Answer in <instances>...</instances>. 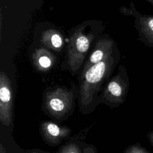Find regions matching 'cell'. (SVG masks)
Returning <instances> with one entry per match:
<instances>
[{
    "label": "cell",
    "mask_w": 153,
    "mask_h": 153,
    "mask_svg": "<svg viewBox=\"0 0 153 153\" xmlns=\"http://www.w3.org/2000/svg\"><path fill=\"white\" fill-rule=\"evenodd\" d=\"M115 65L114 58L108 54L102 61L82 72L79 80L78 100L82 113L91 112L97 105V98Z\"/></svg>",
    "instance_id": "1"
},
{
    "label": "cell",
    "mask_w": 153,
    "mask_h": 153,
    "mask_svg": "<svg viewBox=\"0 0 153 153\" xmlns=\"http://www.w3.org/2000/svg\"><path fill=\"white\" fill-rule=\"evenodd\" d=\"M75 93L62 86L46 90L42 96V109L51 118L63 121L72 114L75 105Z\"/></svg>",
    "instance_id": "2"
},
{
    "label": "cell",
    "mask_w": 153,
    "mask_h": 153,
    "mask_svg": "<svg viewBox=\"0 0 153 153\" xmlns=\"http://www.w3.org/2000/svg\"><path fill=\"white\" fill-rule=\"evenodd\" d=\"M129 78L124 66H121L118 72L103 87L97 98V103H103L111 108L118 107L123 103L128 93Z\"/></svg>",
    "instance_id": "3"
},
{
    "label": "cell",
    "mask_w": 153,
    "mask_h": 153,
    "mask_svg": "<svg viewBox=\"0 0 153 153\" xmlns=\"http://www.w3.org/2000/svg\"><path fill=\"white\" fill-rule=\"evenodd\" d=\"M13 92L11 81L7 74L0 73V121L2 125L9 126L12 121Z\"/></svg>",
    "instance_id": "4"
},
{
    "label": "cell",
    "mask_w": 153,
    "mask_h": 153,
    "mask_svg": "<svg viewBox=\"0 0 153 153\" xmlns=\"http://www.w3.org/2000/svg\"><path fill=\"white\" fill-rule=\"evenodd\" d=\"M72 130L66 126H59L52 121H43L39 125V133L44 142L51 146H56L67 140Z\"/></svg>",
    "instance_id": "5"
},
{
    "label": "cell",
    "mask_w": 153,
    "mask_h": 153,
    "mask_svg": "<svg viewBox=\"0 0 153 153\" xmlns=\"http://www.w3.org/2000/svg\"><path fill=\"white\" fill-rule=\"evenodd\" d=\"M90 127L84 128L77 134L71 137L59 148L56 153H82L84 145L82 140L85 137Z\"/></svg>",
    "instance_id": "6"
},
{
    "label": "cell",
    "mask_w": 153,
    "mask_h": 153,
    "mask_svg": "<svg viewBox=\"0 0 153 153\" xmlns=\"http://www.w3.org/2000/svg\"><path fill=\"white\" fill-rule=\"evenodd\" d=\"M35 65L37 69L41 72L50 70L53 65V60L50 56L45 54H37L35 59Z\"/></svg>",
    "instance_id": "7"
},
{
    "label": "cell",
    "mask_w": 153,
    "mask_h": 153,
    "mask_svg": "<svg viewBox=\"0 0 153 153\" xmlns=\"http://www.w3.org/2000/svg\"><path fill=\"white\" fill-rule=\"evenodd\" d=\"M142 29L146 36L153 42V16H146L142 19Z\"/></svg>",
    "instance_id": "8"
},
{
    "label": "cell",
    "mask_w": 153,
    "mask_h": 153,
    "mask_svg": "<svg viewBox=\"0 0 153 153\" xmlns=\"http://www.w3.org/2000/svg\"><path fill=\"white\" fill-rule=\"evenodd\" d=\"M123 153H149L148 151L137 143L127 146L124 151Z\"/></svg>",
    "instance_id": "9"
},
{
    "label": "cell",
    "mask_w": 153,
    "mask_h": 153,
    "mask_svg": "<svg viewBox=\"0 0 153 153\" xmlns=\"http://www.w3.org/2000/svg\"><path fill=\"white\" fill-rule=\"evenodd\" d=\"M51 44L54 48H60L62 45V40L61 37L57 34H54L51 36Z\"/></svg>",
    "instance_id": "10"
},
{
    "label": "cell",
    "mask_w": 153,
    "mask_h": 153,
    "mask_svg": "<svg viewBox=\"0 0 153 153\" xmlns=\"http://www.w3.org/2000/svg\"><path fill=\"white\" fill-rule=\"evenodd\" d=\"M82 153H97V151L94 145L84 143Z\"/></svg>",
    "instance_id": "11"
},
{
    "label": "cell",
    "mask_w": 153,
    "mask_h": 153,
    "mask_svg": "<svg viewBox=\"0 0 153 153\" xmlns=\"http://www.w3.org/2000/svg\"><path fill=\"white\" fill-rule=\"evenodd\" d=\"M27 153H50L49 152L40 150V149H33L29 150V151Z\"/></svg>",
    "instance_id": "12"
},
{
    "label": "cell",
    "mask_w": 153,
    "mask_h": 153,
    "mask_svg": "<svg viewBox=\"0 0 153 153\" xmlns=\"http://www.w3.org/2000/svg\"><path fill=\"white\" fill-rule=\"evenodd\" d=\"M147 137L148 138L150 143H151V145L153 146V130L149 132L147 134H146Z\"/></svg>",
    "instance_id": "13"
},
{
    "label": "cell",
    "mask_w": 153,
    "mask_h": 153,
    "mask_svg": "<svg viewBox=\"0 0 153 153\" xmlns=\"http://www.w3.org/2000/svg\"><path fill=\"white\" fill-rule=\"evenodd\" d=\"M0 153H7L6 149L4 147L3 145L1 143H0Z\"/></svg>",
    "instance_id": "14"
},
{
    "label": "cell",
    "mask_w": 153,
    "mask_h": 153,
    "mask_svg": "<svg viewBox=\"0 0 153 153\" xmlns=\"http://www.w3.org/2000/svg\"><path fill=\"white\" fill-rule=\"evenodd\" d=\"M148 1H149V2H151L152 5H153V0H147Z\"/></svg>",
    "instance_id": "15"
}]
</instances>
